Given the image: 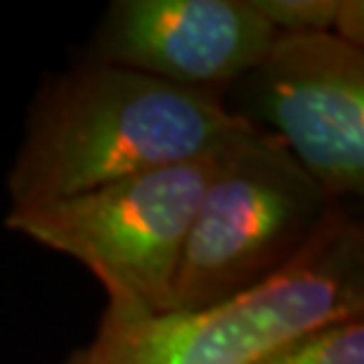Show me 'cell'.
Here are the masks:
<instances>
[{
	"label": "cell",
	"mask_w": 364,
	"mask_h": 364,
	"mask_svg": "<svg viewBox=\"0 0 364 364\" xmlns=\"http://www.w3.org/2000/svg\"><path fill=\"white\" fill-rule=\"evenodd\" d=\"M246 126L228 109L225 92L92 60L36 95L7 176L12 208L46 206L210 156Z\"/></svg>",
	"instance_id": "1"
},
{
	"label": "cell",
	"mask_w": 364,
	"mask_h": 364,
	"mask_svg": "<svg viewBox=\"0 0 364 364\" xmlns=\"http://www.w3.org/2000/svg\"><path fill=\"white\" fill-rule=\"evenodd\" d=\"M364 315V228L336 203L270 282L199 312L105 310L88 346L57 364H253L315 326Z\"/></svg>",
	"instance_id": "2"
},
{
	"label": "cell",
	"mask_w": 364,
	"mask_h": 364,
	"mask_svg": "<svg viewBox=\"0 0 364 364\" xmlns=\"http://www.w3.org/2000/svg\"><path fill=\"white\" fill-rule=\"evenodd\" d=\"M336 203L270 133L246 126L228 137L182 246L171 310L199 312L270 282Z\"/></svg>",
	"instance_id": "3"
},
{
	"label": "cell",
	"mask_w": 364,
	"mask_h": 364,
	"mask_svg": "<svg viewBox=\"0 0 364 364\" xmlns=\"http://www.w3.org/2000/svg\"><path fill=\"white\" fill-rule=\"evenodd\" d=\"M213 154L46 206L10 208L5 225L78 260L102 284L109 310L168 312L182 246L213 176Z\"/></svg>",
	"instance_id": "4"
},
{
	"label": "cell",
	"mask_w": 364,
	"mask_h": 364,
	"mask_svg": "<svg viewBox=\"0 0 364 364\" xmlns=\"http://www.w3.org/2000/svg\"><path fill=\"white\" fill-rule=\"evenodd\" d=\"M228 92L230 112L277 137L331 201L362 196L364 48L333 33L277 36Z\"/></svg>",
	"instance_id": "5"
},
{
	"label": "cell",
	"mask_w": 364,
	"mask_h": 364,
	"mask_svg": "<svg viewBox=\"0 0 364 364\" xmlns=\"http://www.w3.org/2000/svg\"><path fill=\"white\" fill-rule=\"evenodd\" d=\"M274 38L249 0H116L97 31L95 62L228 92Z\"/></svg>",
	"instance_id": "6"
},
{
	"label": "cell",
	"mask_w": 364,
	"mask_h": 364,
	"mask_svg": "<svg viewBox=\"0 0 364 364\" xmlns=\"http://www.w3.org/2000/svg\"><path fill=\"white\" fill-rule=\"evenodd\" d=\"M253 364H364V315L315 326Z\"/></svg>",
	"instance_id": "7"
},
{
	"label": "cell",
	"mask_w": 364,
	"mask_h": 364,
	"mask_svg": "<svg viewBox=\"0 0 364 364\" xmlns=\"http://www.w3.org/2000/svg\"><path fill=\"white\" fill-rule=\"evenodd\" d=\"M341 0H249L277 36L331 33Z\"/></svg>",
	"instance_id": "8"
},
{
	"label": "cell",
	"mask_w": 364,
	"mask_h": 364,
	"mask_svg": "<svg viewBox=\"0 0 364 364\" xmlns=\"http://www.w3.org/2000/svg\"><path fill=\"white\" fill-rule=\"evenodd\" d=\"M331 33L343 43H350L355 48H364V3L362 0H341Z\"/></svg>",
	"instance_id": "9"
}]
</instances>
